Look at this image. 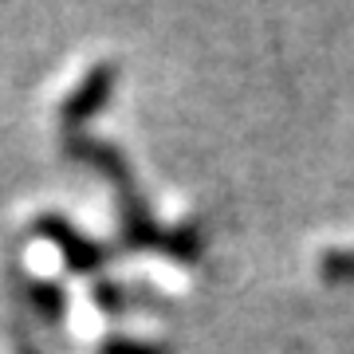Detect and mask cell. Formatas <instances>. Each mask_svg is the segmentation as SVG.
<instances>
[{"instance_id": "cell-1", "label": "cell", "mask_w": 354, "mask_h": 354, "mask_svg": "<svg viewBox=\"0 0 354 354\" xmlns=\"http://www.w3.org/2000/svg\"><path fill=\"white\" fill-rule=\"evenodd\" d=\"M118 221H122V241L130 248H165V256H177V260H197V252H201V232L193 225L165 232L153 221L150 205L142 201L138 185L118 189Z\"/></svg>"}, {"instance_id": "cell-2", "label": "cell", "mask_w": 354, "mask_h": 354, "mask_svg": "<svg viewBox=\"0 0 354 354\" xmlns=\"http://www.w3.org/2000/svg\"><path fill=\"white\" fill-rule=\"evenodd\" d=\"M32 232L55 244L71 272H95V268H102V260H106V248H102L99 241H91L87 232H79L64 213H39L36 221H32Z\"/></svg>"}, {"instance_id": "cell-3", "label": "cell", "mask_w": 354, "mask_h": 354, "mask_svg": "<svg viewBox=\"0 0 354 354\" xmlns=\"http://www.w3.org/2000/svg\"><path fill=\"white\" fill-rule=\"evenodd\" d=\"M114 87H118V64L114 59H102V64L91 67L87 75H83V83H75L71 95L59 102L64 130H83V122H87L91 114H99L111 102Z\"/></svg>"}, {"instance_id": "cell-4", "label": "cell", "mask_w": 354, "mask_h": 354, "mask_svg": "<svg viewBox=\"0 0 354 354\" xmlns=\"http://www.w3.org/2000/svg\"><path fill=\"white\" fill-rule=\"evenodd\" d=\"M64 153L83 165H91V169H99L102 177H111L118 189L134 185V174H130V162L122 158V150L111 146V142L95 138V134H87V130H64Z\"/></svg>"}, {"instance_id": "cell-5", "label": "cell", "mask_w": 354, "mask_h": 354, "mask_svg": "<svg viewBox=\"0 0 354 354\" xmlns=\"http://www.w3.org/2000/svg\"><path fill=\"white\" fill-rule=\"evenodd\" d=\"M24 295H28V304H32V311H36L39 319H48V323H59V319H64V291L55 288L51 279L28 276Z\"/></svg>"}, {"instance_id": "cell-6", "label": "cell", "mask_w": 354, "mask_h": 354, "mask_svg": "<svg viewBox=\"0 0 354 354\" xmlns=\"http://www.w3.org/2000/svg\"><path fill=\"white\" fill-rule=\"evenodd\" d=\"M99 354H174L165 342H150V339H130V335H111L99 342Z\"/></svg>"}, {"instance_id": "cell-7", "label": "cell", "mask_w": 354, "mask_h": 354, "mask_svg": "<svg viewBox=\"0 0 354 354\" xmlns=\"http://www.w3.org/2000/svg\"><path fill=\"white\" fill-rule=\"evenodd\" d=\"M319 268L327 276H339V279H354V248H327Z\"/></svg>"}, {"instance_id": "cell-8", "label": "cell", "mask_w": 354, "mask_h": 354, "mask_svg": "<svg viewBox=\"0 0 354 354\" xmlns=\"http://www.w3.org/2000/svg\"><path fill=\"white\" fill-rule=\"evenodd\" d=\"M95 299H99V307H106V311H122V291H118V283H111V279H99L95 283Z\"/></svg>"}, {"instance_id": "cell-9", "label": "cell", "mask_w": 354, "mask_h": 354, "mask_svg": "<svg viewBox=\"0 0 354 354\" xmlns=\"http://www.w3.org/2000/svg\"><path fill=\"white\" fill-rule=\"evenodd\" d=\"M16 354H39V346L32 339H20V346H16Z\"/></svg>"}]
</instances>
